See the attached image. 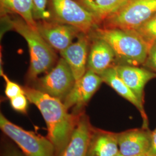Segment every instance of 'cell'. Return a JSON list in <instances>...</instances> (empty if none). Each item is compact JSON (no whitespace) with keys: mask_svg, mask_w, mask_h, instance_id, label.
<instances>
[{"mask_svg":"<svg viewBox=\"0 0 156 156\" xmlns=\"http://www.w3.org/2000/svg\"><path fill=\"white\" fill-rule=\"evenodd\" d=\"M28 101L38 108L48 128V138L60 156L73 134L80 115L69 113L62 100L34 87H23Z\"/></svg>","mask_w":156,"mask_h":156,"instance_id":"1","label":"cell"},{"mask_svg":"<svg viewBox=\"0 0 156 156\" xmlns=\"http://www.w3.org/2000/svg\"><path fill=\"white\" fill-rule=\"evenodd\" d=\"M92 38L102 39L111 46L121 64L139 66L144 64L150 47L133 31L97 27L89 34Z\"/></svg>","mask_w":156,"mask_h":156,"instance_id":"2","label":"cell"},{"mask_svg":"<svg viewBox=\"0 0 156 156\" xmlns=\"http://www.w3.org/2000/svg\"><path fill=\"white\" fill-rule=\"evenodd\" d=\"M1 16L8 25L21 35L28 44L30 55L28 78L35 80L40 74L49 70L56 62V55L38 30L31 27L21 17Z\"/></svg>","mask_w":156,"mask_h":156,"instance_id":"3","label":"cell"},{"mask_svg":"<svg viewBox=\"0 0 156 156\" xmlns=\"http://www.w3.org/2000/svg\"><path fill=\"white\" fill-rule=\"evenodd\" d=\"M156 13V0H128L103 22V27L134 31Z\"/></svg>","mask_w":156,"mask_h":156,"instance_id":"4","label":"cell"},{"mask_svg":"<svg viewBox=\"0 0 156 156\" xmlns=\"http://www.w3.org/2000/svg\"><path fill=\"white\" fill-rule=\"evenodd\" d=\"M0 128L20 147L26 156H56L54 145L48 138L17 126L0 115Z\"/></svg>","mask_w":156,"mask_h":156,"instance_id":"5","label":"cell"},{"mask_svg":"<svg viewBox=\"0 0 156 156\" xmlns=\"http://www.w3.org/2000/svg\"><path fill=\"white\" fill-rule=\"evenodd\" d=\"M57 21L71 25L89 34L100 24L95 17L75 0H50Z\"/></svg>","mask_w":156,"mask_h":156,"instance_id":"6","label":"cell"},{"mask_svg":"<svg viewBox=\"0 0 156 156\" xmlns=\"http://www.w3.org/2000/svg\"><path fill=\"white\" fill-rule=\"evenodd\" d=\"M75 81L68 64L62 57L54 68L38 79L34 88L63 102L72 89Z\"/></svg>","mask_w":156,"mask_h":156,"instance_id":"7","label":"cell"},{"mask_svg":"<svg viewBox=\"0 0 156 156\" xmlns=\"http://www.w3.org/2000/svg\"><path fill=\"white\" fill-rule=\"evenodd\" d=\"M103 82L100 76L90 69H87L83 76L75 81L71 90L63 101L64 105L69 110L73 108L74 115H80L84 107Z\"/></svg>","mask_w":156,"mask_h":156,"instance_id":"8","label":"cell"},{"mask_svg":"<svg viewBox=\"0 0 156 156\" xmlns=\"http://www.w3.org/2000/svg\"><path fill=\"white\" fill-rule=\"evenodd\" d=\"M37 30L52 48L60 52L65 50L73 39L82 33L73 26L58 21L37 22Z\"/></svg>","mask_w":156,"mask_h":156,"instance_id":"9","label":"cell"},{"mask_svg":"<svg viewBox=\"0 0 156 156\" xmlns=\"http://www.w3.org/2000/svg\"><path fill=\"white\" fill-rule=\"evenodd\" d=\"M151 133L149 128H135L117 133L119 153L123 156L148 153L151 144Z\"/></svg>","mask_w":156,"mask_h":156,"instance_id":"10","label":"cell"},{"mask_svg":"<svg viewBox=\"0 0 156 156\" xmlns=\"http://www.w3.org/2000/svg\"><path fill=\"white\" fill-rule=\"evenodd\" d=\"M89 35L82 33L78 40L60 52L70 68L75 80L82 78L87 71Z\"/></svg>","mask_w":156,"mask_h":156,"instance_id":"11","label":"cell"},{"mask_svg":"<svg viewBox=\"0 0 156 156\" xmlns=\"http://www.w3.org/2000/svg\"><path fill=\"white\" fill-rule=\"evenodd\" d=\"M93 128L89 118L84 112H82L60 156H86Z\"/></svg>","mask_w":156,"mask_h":156,"instance_id":"12","label":"cell"},{"mask_svg":"<svg viewBox=\"0 0 156 156\" xmlns=\"http://www.w3.org/2000/svg\"><path fill=\"white\" fill-rule=\"evenodd\" d=\"M118 75L144 104V92L146 83L156 78V73L138 66L120 64L115 66Z\"/></svg>","mask_w":156,"mask_h":156,"instance_id":"13","label":"cell"},{"mask_svg":"<svg viewBox=\"0 0 156 156\" xmlns=\"http://www.w3.org/2000/svg\"><path fill=\"white\" fill-rule=\"evenodd\" d=\"M94 39L87 59V69L100 75L108 69L113 67L116 58L114 51L111 46L102 39Z\"/></svg>","mask_w":156,"mask_h":156,"instance_id":"14","label":"cell"},{"mask_svg":"<svg viewBox=\"0 0 156 156\" xmlns=\"http://www.w3.org/2000/svg\"><path fill=\"white\" fill-rule=\"evenodd\" d=\"M119 153L117 133L93 127L86 156H114Z\"/></svg>","mask_w":156,"mask_h":156,"instance_id":"15","label":"cell"},{"mask_svg":"<svg viewBox=\"0 0 156 156\" xmlns=\"http://www.w3.org/2000/svg\"><path fill=\"white\" fill-rule=\"evenodd\" d=\"M100 76L104 82L111 87L120 96L128 101L138 109L143 119V127L148 128V119L144 108V104L140 102L132 90L120 77L115 67L108 69Z\"/></svg>","mask_w":156,"mask_h":156,"instance_id":"16","label":"cell"},{"mask_svg":"<svg viewBox=\"0 0 156 156\" xmlns=\"http://www.w3.org/2000/svg\"><path fill=\"white\" fill-rule=\"evenodd\" d=\"M90 12L99 24L122 7L128 0H75Z\"/></svg>","mask_w":156,"mask_h":156,"instance_id":"17","label":"cell"},{"mask_svg":"<svg viewBox=\"0 0 156 156\" xmlns=\"http://www.w3.org/2000/svg\"><path fill=\"white\" fill-rule=\"evenodd\" d=\"M1 15H17L32 28L37 30L33 16L32 0H0Z\"/></svg>","mask_w":156,"mask_h":156,"instance_id":"18","label":"cell"},{"mask_svg":"<svg viewBox=\"0 0 156 156\" xmlns=\"http://www.w3.org/2000/svg\"><path fill=\"white\" fill-rule=\"evenodd\" d=\"M133 31L140 36L151 49L156 44V13Z\"/></svg>","mask_w":156,"mask_h":156,"instance_id":"19","label":"cell"},{"mask_svg":"<svg viewBox=\"0 0 156 156\" xmlns=\"http://www.w3.org/2000/svg\"><path fill=\"white\" fill-rule=\"evenodd\" d=\"M33 16L35 20H48L50 17L49 12L46 10L47 0H32Z\"/></svg>","mask_w":156,"mask_h":156,"instance_id":"20","label":"cell"},{"mask_svg":"<svg viewBox=\"0 0 156 156\" xmlns=\"http://www.w3.org/2000/svg\"><path fill=\"white\" fill-rule=\"evenodd\" d=\"M1 75L4 78L5 81V94L6 97L9 100L18 95L25 93L23 87H22L16 83L11 81L5 74L1 73Z\"/></svg>","mask_w":156,"mask_h":156,"instance_id":"21","label":"cell"},{"mask_svg":"<svg viewBox=\"0 0 156 156\" xmlns=\"http://www.w3.org/2000/svg\"><path fill=\"white\" fill-rule=\"evenodd\" d=\"M28 98L24 94L18 95L10 99L12 108L15 111L22 113H26L28 107Z\"/></svg>","mask_w":156,"mask_h":156,"instance_id":"22","label":"cell"},{"mask_svg":"<svg viewBox=\"0 0 156 156\" xmlns=\"http://www.w3.org/2000/svg\"><path fill=\"white\" fill-rule=\"evenodd\" d=\"M144 64L156 73V44L151 47Z\"/></svg>","mask_w":156,"mask_h":156,"instance_id":"23","label":"cell"},{"mask_svg":"<svg viewBox=\"0 0 156 156\" xmlns=\"http://www.w3.org/2000/svg\"><path fill=\"white\" fill-rule=\"evenodd\" d=\"M1 156H26L12 145H6L3 147Z\"/></svg>","mask_w":156,"mask_h":156,"instance_id":"24","label":"cell"},{"mask_svg":"<svg viewBox=\"0 0 156 156\" xmlns=\"http://www.w3.org/2000/svg\"><path fill=\"white\" fill-rule=\"evenodd\" d=\"M148 154L149 156H156V128L151 133V144Z\"/></svg>","mask_w":156,"mask_h":156,"instance_id":"25","label":"cell"},{"mask_svg":"<svg viewBox=\"0 0 156 156\" xmlns=\"http://www.w3.org/2000/svg\"><path fill=\"white\" fill-rule=\"evenodd\" d=\"M149 156L148 153H146V154H140V155H136V156Z\"/></svg>","mask_w":156,"mask_h":156,"instance_id":"26","label":"cell"},{"mask_svg":"<svg viewBox=\"0 0 156 156\" xmlns=\"http://www.w3.org/2000/svg\"><path fill=\"white\" fill-rule=\"evenodd\" d=\"M114 156H123L122 154H120V153H117V154H116V155H115Z\"/></svg>","mask_w":156,"mask_h":156,"instance_id":"27","label":"cell"}]
</instances>
